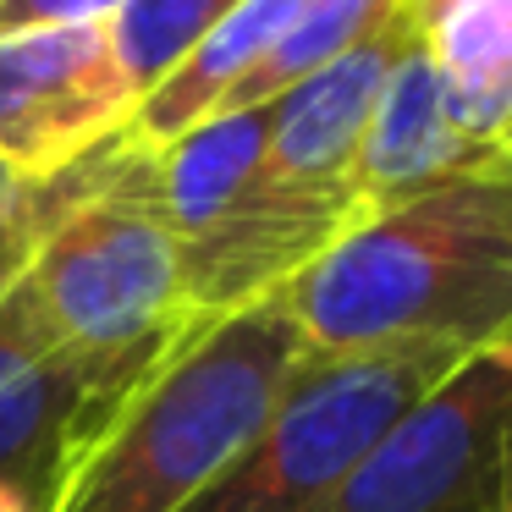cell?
<instances>
[{
  "instance_id": "obj_1",
  "label": "cell",
  "mask_w": 512,
  "mask_h": 512,
  "mask_svg": "<svg viewBox=\"0 0 512 512\" xmlns=\"http://www.w3.org/2000/svg\"><path fill=\"white\" fill-rule=\"evenodd\" d=\"M309 353L512 347V149L353 226L287 287Z\"/></svg>"
},
{
  "instance_id": "obj_2",
  "label": "cell",
  "mask_w": 512,
  "mask_h": 512,
  "mask_svg": "<svg viewBox=\"0 0 512 512\" xmlns=\"http://www.w3.org/2000/svg\"><path fill=\"white\" fill-rule=\"evenodd\" d=\"M303 353L287 292L199 320L116 408L50 512H182L254 441Z\"/></svg>"
},
{
  "instance_id": "obj_3",
  "label": "cell",
  "mask_w": 512,
  "mask_h": 512,
  "mask_svg": "<svg viewBox=\"0 0 512 512\" xmlns=\"http://www.w3.org/2000/svg\"><path fill=\"white\" fill-rule=\"evenodd\" d=\"M17 287L72 358L144 380L199 325L182 292L177 232L155 193V149L122 133L61 171L56 210Z\"/></svg>"
},
{
  "instance_id": "obj_4",
  "label": "cell",
  "mask_w": 512,
  "mask_h": 512,
  "mask_svg": "<svg viewBox=\"0 0 512 512\" xmlns=\"http://www.w3.org/2000/svg\"><path fill=\"white\" fill-rule=\"evenodd\" d=\"M463 364L468 353L419 342L303 353L254 441L182 512H325L369 446Z\"/></svg>"
},
{
  "instance_id": "obj_5",
  "label": "cell",
  "mask_w": 512,
  "mask_h": 512,
  "mask_svg": "<svg viewBox=\"0 0 512 512\" xmlns=\"http://www.w3.org/2000/svg\"><path fill=\"white\" fill-rule=\"evenodd\" d=\"M325 512H512V347L474 353L413 402Z\"/></svg>"
},
{
  "instance_id": "obj_6",
  "label": "cell",
  "mask_w": 512,
  "mask_h": 512,
  "mask_svg": "<svg viewBox=\"0 0 512 512\" xmlns=\"http://www.w3.org/2000/svg\"><path fill=\"white\" fill-rule=\"evenodd\" d=\"M138 89L111 23L34 28L0 39V166L50 182L127 133Z\"/></svg>"
},
{
  "instance_id": "obj_7",
  "label": "cell",
  "mask_w": 512,
  "mask_h": 512,
  "mask_svg": "<svg viewBox=\"0 0 512 512\" xmlns=\"http://www.w3.org/2000/svg\"><path fill=\"white\" fill-rule=\"evenodd\" d=\"M138 386L144 380H116L72 358L12 281L0 298V485L50 512L83 452Z\"/></svg>"
},
{
  "instance_id": "obj_8",
  "label": "cell",
  "mask_w": 512,
  "mask_h": 512,
  "mask_svg": "<svg viewBox=\"0 0 512 512\" xmlns=\"http://www.w3.org/2000/svg\"><path fill=\"white\" fill-rule=\"evenodd\" d=\"M485 155L490 149H479L457 127L452 105H446V89L435 78V61L424 56L419 34L408 28L397 61H391L386 83L375 94L364 149H358V226L397 210L408 199H419L424 188L457 177V171H468Z\"/></svg>"
},
{
  "instance_id": "obj_9",
  "label": "cell",
  "mask_w": 512,
  "mask_h": 512,
  "mask_svg": "<svg viewBox=\"0 0 512 512\" xmlns=\"http://www.w3.org/2000/svg\"><path fill=\"white\" fill-rule=\"evenodd\" d=\"M457 127L479 149L512 138V0H402Z\"/></svg>"
},
{
  "instance_id": "obj_10",
  "label": "cell",
  "mask_w": 512,
  "mask_h": 512,
  "mask_svg": "<svg viewBox=\"0 0 512 512\" xmlns=\"http://www.w3.org/2000/svg\"><path fill=\"white\" fill-rule=\"evenodd\" d=\"M303 0H243L232 17L210 28L155 89L138 100L133 122H127V138L144 149H160L171 138L193 133L199 122L221 116L232 105V94L254 78V67L270 56L287 23L298 17Z\"/></svg>"
},
{
  "instance_id": "obj_11",
  "label": "cell",
  "mask_w": 512,
  "mask_h": 512,
  "mask_svg": "<svg viewBox=\"0 0 512 512\" xmlns=\"http://www.w3.org/2000/svg\"><path fill=\"white\" fill-rule=\"evenodd\" d=\"M265 133L270 105H254V111L210 116L193 133L155 149V193L177 232V248L199 243L210 226H221L226 210L248 193L259 155H265Z\"/></svg>"
},
{
  "instance_id": "obj_12",
  "label": "cell",
  "mask_w": 512,
  "mask_h": 512,
  "mask_svg": "<svg viewBox=\"0 0 512 512\" xmlns=\"http://www.w3.org/2000/svg\"><path fill=\"white\" fill-rule=\"evenodd\" d=\"M397 6H402V0H303L298 17L287 23V34L270 45V56L259 61L254 78L232 94L226 111H254V105H270V100H281L287 89L309 83L314 72L336 67L347 50H358L364 39H375L380 28L397 17Z\"/></svg>"
},
{
  "instance_id": "obj_13",
  "label": "cell",
  "mask_w": 512,
  "mask_h": 512,
  "mask_svg": "<svg viewBox=\"0 0 512 512\" xmlns=\"http://www.w3.org/2000/svg\"><path fill=\"white\" fill-rule=\"evenodd\" d=\"M237 6L243 0H127L111 17V45L122 56V72L133 78L138 100Z\"/></svg>"
},
{
  "instance_id": "obj_14",
  "label": "cell",
  "mask_w": 512,
  "mask_h": 512,
  "mask_svg": "<svg viewBox=\"0 0 512 512\" xmlns=\"http://www.w3.org/2000/svg\"><path fill=\"white\" fill-rule=\"evenodd\" d=\"M56 193H61V177L34 182L23 171L0 166V298L28 270V254H34L39 232H45L50 210H56Z\"/></svg>"
},
{
  "instance_id": "obj_15",
  "label": "cell",
  "mask_w": 512,
  "mask_h": 512,
  "mask_svg": "<svg viewBox=\"0 0 512 512\" xmlns=\"http://www.w3.org/2000/svg\"><path fill=\"white\" fill-rule=\"evenodd\" d=\"M127 0H0V39L34 34V28H78V23H111Z\"/></svg>"
},
{
  "instance_id": "obj_16",
  "label": "cell",
  "mask_w": 512,
  "mask_h": 512,
  "mask_svg": "<svg viewBox=\"0 0 512 512\" xmlns=\"http://www.w3.org/2000/svg\"><path fill=\"white\" fill-rule=\"evenodd\" d=\"M0 512H39L34 501L23 496V490H12V485H0Z\"/></svg>"
},
{
  "instance_id": "obj_17",
  "label": "cell",
  "mask_w": 512,
  "mask_h": 512,
  "mask_svg": "<svg viewBox=\"0 0 512 512\" xmlns=\"http://www.w3.org/2000/svg\"><path fill=\"white\" fill-rule=\"evenodd\" d=\"M507 149H512V138H507Z\"/></svg>"
}]
</instances>
